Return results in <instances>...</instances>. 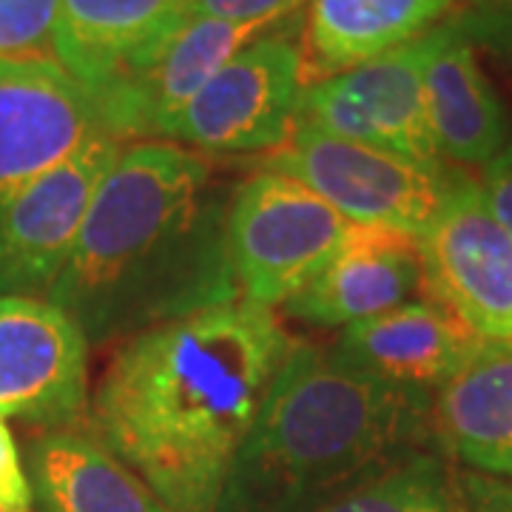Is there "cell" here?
Returning a JSON list of instances; mask_svg holds the SVG:
<instances>
[{
  "instance_id": "1",
  "label": "cell",
  "mask_w": 512,
  "mask_h": 512,
  "mask_svg": "<svg viewBox=\"0 0 512 512\" xmlns=\"http://www.w3.org/2000/svg\"><path fill=\"white\" fill-rule=\"evenodd\" d=\"M296 345L274 308L248 299L140 330L94 390L92 436L171 512H214Z\"/></svg>"
},
{
  "instance_id": "2",
  "label": "cell",
  "mask_w": 512,
  "mask_h": 512,
  "mask_svg": "<svg viewBox=\"0 0 512 512\" xmlns=\"http://www.w3.org/2000/svg\"><path fill=\"white\" fill-rule=\"evenodd\" d=\"M225 214L211 163L168 140L120 151L77 234L49 302L89 342L239 299L225 254Z\"/></svg>"
},
{
  "instance_id": "3",
  "label": "cell",
  "mask_w": 512,
  "mask_h": 512,
  "mask_svg": "<svg viewBox=\"0 0 512 512\" xmlns=\"http://www.w3.org/2000/svg\"><path fill=\"white\" fill-rule=\"evenodd\" d=\"M430 393L299 342L276 373L214 512H313L433 436Z\"/></svg>"
},
{
  "instance_id": "4",
  "label": "cell",
  "mask_w": 512,
  "mask_h": 512,
  "mask_svg": "<svg viewBox=\"0 0 512 512\" xmlns=\"http://www.w3.org/2000/svg\"><path fill=\"white\" fill-rule=\"evenodd\" d=\"M350 225L293 177L268 168L248 177L225 214V254L239 299L282 308L322 274Z\"/></svg>"
},
{
  "instance_id": "5",
  "label": "cell",
  "mask_w": 512,
  "mask_h": 512,
  "mask_svg": "<svg viewBox=\"0 0 512 512\" xmlns=\"http://www.w3.org/2000/svg\"><path fill=\"white\" fill-rule=\"evenodd\" d=\"M265 168L308 185L353 225L421 237L444 205L456 165L413 163L393 151L293 123L288 140L265 154Z\"/></svg>"
},
{
  "instance_id": "6",
  "label": "cell",
  "mask_w": 512,
  "mask_h": 512,
  "mask_svg": "<svg viewBox=\"0 0 512 512\" xmlns=\"http://www.w3.org/2000/svg\"><path fill=\"white\" fill-rule=\"evenodd\" d=\"M276 23L177 18L92 89L100 126L114 140H165L183 109L231 57Z\"/></svg>"
},
{
  "instance_id": "7",
  "label": "cell",
  "mask_w": 512,
  "mask_h": 512,
  "mask_svg": "<svg viewBox=\"0 0 512 512\" xmlns=\"http://www.w3.org/2000/svg\"><path fill=\"white\" fill-rule=\"evenodd\" d=\"M419 248L424 296L481 342L512 348V237L464 168H453L450 191Z\"/></svg>"
},
{
  "instance_id": "8",
  "label": "cell",
  "mask_w": 512,
  "mask_h": 512,
  "mask_svg": "<svg viewBox=\"0 0 512 512\" xmlns=\"http://www.w3.org/2000/svg\"><path fill=\"white\" fill-rule=\"evenodd\" d=\"M299 92V43L279 26L231 57L185 106L165 140L208 154H268L288 140Z\"/></svg>"
},
{
  "instance_id": "9",
  "label": "cell",
  "mask_w": 512,
  "mask_h": 512,
  "mask_svg": "<svg viewBox=\"0 0 512 512\" xmlns=\"http://www.w3.org/2000/svg\"><path fill=\"white\" fill-rule=\"evenodd\" d=\"M123 143L94 131L69 160L0 200V296L49 291Z\"/></svg>"
},
{
  "instance_id": "10",
  "label": "cell",
  "mask_w": 512,
  "mask_h": 512,
  "mask_svg": "<svg viewBox=\"0 0 512 512\" xmlns=\"http://www.w3.org/2000/svg\"><path fill=\"white\" fill-rule=\"evenodd\" d=\"M89 410V339L63 308L0 296V419L66 430Z\"/></svg>"
},
{
  "instance_id": "11",
  "label": "cell",
  "mask_w": 512,
  "mask_h": 512,
  "mask_svg": "<svg viewBox=\"0 0 512 512\" xmlns=\"http://www.w3.org/2000/svg\"><path fill=\"white\" fill-rule=\"evenodd\" d=\"M103 131L94 94L60 60L0 57V200Z\"/></svg>"
},
{
  "instance_id": "12",
  "label": "cell",
  "mask_w": 512,
  "mask_h": 512,
  "mask_svg": "<svg viewBox=\"0 0 512 512\" xmlns=\"http://www.w3.org/2000/svg\"><path fill=\"white\" fill-rule=\"evenodd\" d=\"M421 288L419 237L376 225H350L322 274L285 302L282 311L313 328L345 330L416 299Z\"/></svg>"
},
{
  "instance_id": "13",
  "label": "cell",
  "mask_w": 512,
  "mask_h": 512,
  "mask_svg": "<svg viewBox=\"0 0 512 512\" xmlns=\"http://www.w3.org/2000/svg\"><path fill=\"white\" fill-rule=\"evenodd\" d=\"M490 348L439 302L416 296L345 328L333 350L384 382L436 396Z\"/></svg>"
},
{
  "instance_id": "14",
  "label": "cell",
  "mask_w": 512,
  "mask_h": 512,
  "mask_svg": "<svg viewBox=\"0 0 512 512\" xmlns=\"http://www.w3.org/2000/svg\"><path fill=\"white\" fill-rule=\"evenodd\" d=\"M424 103L441 163L481 168L512 140L510 111L481 69L456 12L430 29Z\"/></svg>"
},
{
  "instance_id": "15",
  "label": "cell",
  "mask_w": 512,
  "mask_h": 512,
  "mask_svg": "<svg viewBox=\"0 0 512 512\" xmlns=\"http://www.w3.org/2000/svg\"><path fill=\"white\" fill-rule=\"evenodd\" d=\"M453 9L456 0H308L302 89L416 40Z\"/></svg>"
},
{
  "instance_id": "16",
  "label": "cell",
  "mask_w": 512,
  "mask_h": 512,
  "mask_svg": "<svg viewBox=\"0 0 512 512\" xmlns=\"http://www.w3.org/2000/svg\"><path fill=\"white\" fill-rule=\"evenodd\" d=\"M37 512H171L92 433L43 430L29 447Z\"/></svg>"
},
{
  "instance_id": "17",
  "label": "cell",
  "mask_w": 512,
  "mask_h": 512,
  "mask_svg": "<svg viewBox=\"0 0 512 512\" xmlns=\"http://www.w3.org/2000/svg\"><path fill=\"white\" fill-rule=\"evenodd\" d=\"M433 439L478 476L512 484V348H490L441 387Z\"/></svg>"
},
{
  "instance_id": "18",
  "label": "cell",
  "mask_w": 512,
  "mask_h": 512,
  "mask_svg": "<svg viewBox=\"0 0 512 512\" xmlns=\"http://www.w3.org/2000/svg\"><path fill=\"white\" fill-rule=\"evenodd\" d=\"M430 49V32L404 43L387 55L373 57L336 83L353 97L365 114L376 146L421 165L441 163L424 103V60Z\"/></svg>"
},
{
  "instance_id": "19",
  "label": "cell",
  "mask_w": 512,
  "mask_h": 512,
  "mask_svg": "<svg viewBox=\"0 0 512 512\" xmlns=\"http://www.w3.org/2000/svg\"><path fill=\"white\" fill-rule=\"evenodd\" d=\"M188 0H60L55 52L89 92L128 55L183 18Z\"/></svg>"
},
{
  "instance_id": "20",
  "label": "cell",
  "mask_w": 512,
  "mask_h": 512,
  "mask_svg": "<svg viewBox=\"0 0 512 512\" xmlns=\"http://www.w3.org/2000/svg\"><path fill=\"white\" fill-rule=\"evenodd\" d=\"M313 512H470V501L444 458L416 450Z\"/></svg>"
},
{
  "instance_id": "21",
  "label": "cell",
  "mask_w": 512,
  "mask_h": 512,
  "mask_svg": "<svg viewBox=\"0 0 512 512\" xmlns=\"http://www.w3.org/2000/svg\"><path fill=\"white\" fill-rule=\"evenodd\" d=\"M60 0H0V57L57 60Z\"/></svg>"
},
{
  "instance_id": "22",
  "label": "cell",
  "mask_w": 512,
  "mask_h": 512,
  "mask_svg": "<svg viewBox=\"0 0 512 512\" xmlns=\"http://www.w3.org/2000/svg\"><path fill=\"white\" fill-rule=\"evenodd\" d=\"M302 0H188L185 18H208L222 23H276Z\"/></svg>"
},
{
  "instance_id": "23",
  "label": "cell",
  "mask_w": 512,
  "mask_h": 512,
  "mask_svg": "<svg viewBox=\"0 0 512 512\" xmlns=\"http://www.w3.org/2000/svg\"><path fill=\"white\" fill-rule=\"evenodd\" d=\"M456 20L473 46L487 49L512 72V18L467 6V9L456 12Z\"/></svg>"
},
{
  "instance_id": "24",
  "label": "cell",
  "mask_w": 512,
  "mask_h": 512,
  "mask_svg": "<svg viewBox=\"0 0 512 512\" xmlns=\"http://www.w3.org/2000/svg\"><path fill=\"white\" fill-rule=\"evenodd\" d=\"M32 484L23 470L12 430L0 419V510L32 512Z\"/></svg>"
},
{
  "instance_id": "25",
  "label": "cell",
  "mask_w": 512,
  "mask_h": 512,
  "mask_svg": "<svg viewBox=\"0 0 512 512\" xmlns=\"http://www.w3.org/2000/svg\"><path fill=\"white\" fill-rule=\"evenodd\" d=\"M478 188L490 205L493 217L512 237V140L495 154L487 165H481Z\"/></svg>"
},
{
  "instance_id": "26",
  "label": "cell",
  "mask_w": 512,
  "mask_h": 512,
  "mask_svg": "<svg viewBox=\"0 0 512 512\" xmlns=\"http://www.w3.org/2000/svg\"><path fill=\"white\" fill-rule=\"evenodd\" d=\"M461 481L470 501V512H512V484L478 473H467Z\"/></svg>"
},
{
  "instance_id": "27",
  "label": "cell",
  "mask_w": 512,
  "mask_h": 512,
  "mask_svg": "<svg viewBox=\"0 0 512 512\" xmlns=\"http://www.w3.org/2000/svg\"><path fill=\"white\" fill-rule=\"evenodd\" d=\"M464 3H470V9H484L512 18V0H464Z\"/></svg>"
},
{
  "instance_id": "28",
  "label": "cell",
  "mask_w": 512,
  "mask_h": 512,
  "mask_svg": "<svg viewBox=\"0 0 512 512\" xmlns=\"http://www.w3.org/2000/svg\"><path fill=\"white\" fill-rule=\"evenodd\" d=\"M0 512H9V510H0Z\"/></svg>"
}]
</instances>
